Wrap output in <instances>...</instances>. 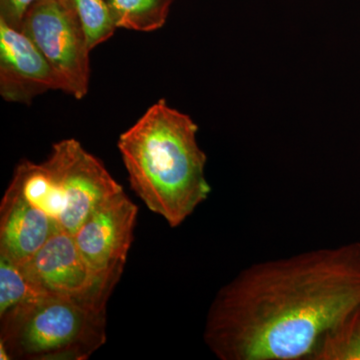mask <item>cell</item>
Segmentation results:
<instances>
[{"label": "cell", "mask_w": 360, "mask_h": 360, "mask_svg": "<svg viewBox=\"0 0 360 360\" xmlns=\"http://www.w3.org/2000/svg\"><path fill=\"white\" fill-rule=\"evenodd\" d=\"M359 307L360 243L315 248L240 270L213 298L203 340L220 360H309Z\"/></svg>", "instance_id": "1"}, {"label": "cell", "mask_w": 360, "mask_h": 360, "mask_svg": "<svg viewBox=\"0 0 360 360\" xmlns=\"http://www.w3.org/2000/svg\"><path fill=\"white\" fill-rule=\"evenodd\" d=\"M198 131L191 116L160 99L118 139L132 191L172 229L184 224L212 193Z\"/></svg>", "instance_id": "2"}, {"label": "cell", "mask_w": 360, "mask_h": 360, "mask_svg": "<svg viewBox=\"0 0 360 360\" xmlns=\"http://www.w3.org/2000/svg\"><path fill=\"white\" fill-rule=\"evenodd\" d=\"M108 300L40 295L0 315L2 360H86L106 341Z\"/></svg>", "instance_id": "3"}, {"label": "cell", "mask_w": 360, "mask_h": 360, "mask_svg": "<svg viewBox=\"0 0 360 360\" xmlns=\"http://www.w3.org/2000/svg\"><path fill=\"white\" fill-rule=\"evenodd\" d=\"M20 30L56 71L63 92L84 98L89 92L91 49L70 0H37L26 13Z\"/></svg>", "instance_id": "4"}, {"label": "cell", "mask_w": 360, "mask_h": 360, "mask_svg": "<svg viewBox=\"0 0 360 360\" xmlns=\"http://www.w3.org/2000/svg\"><path fill=\"white\" fill-rule=\"evenodd\" d=\"M137 213L139 208L122 189L99 203L73 234L90 269L115 288L134 243Z\"/></svg>", "instance_id": "5"}, {"label": "cell", "mask_w": 360, "mask_h": 360, "mask_svg": "<svg viewBox=\"0 0 360 360\" xmlns=\"http://www.w3.org/2000/svg\"><path fill=\"white\" fill-rule=\"evenodd\" d=\"M18 266L44 295L110 300L115 288L94 274L73 236L65 232L52 236L32 258Z\"/></svg>", "instance_id": "6"}, {"label": "cell", "mask_w": 360, "mask_h": 360, "mask_svg": "<svg viewBox=\"0 0 360 360\" xmlns=\"http://www.w3.org/2000/svg\"><path fill=\"white\" fill-rule=\"evenodd\" d=\"M49 90L63 91L56 71L32 39L0 20V94L8 103L30 104Z\"/></svg>", "instance_id": "7"}, {"label": "cell", "mask_w": 360, "mask_h": 360, "mask_svg": "<svg viewBox=\"0 0 360 360\" xmlns=\"http://www.w3.org/2000/svg\"><path fill=\"white\" fill-rule=\"evenodd\" d=\"M58 232L45 213L7 186L0 203V258L22 264Z\"/></svg>", "instance_id": "8"}, {"label": "cell", "mask_w": 360, "mask_h": 360, "mask_svg": "<svg viewBox=\"0 0 360 360\" xmlns=\"http://www.w3.org/2000/svg\"><path fill=\"white\" fill-rule=\"evenodd\" d=\"M117 28L150 32L167 22L174 0H106Z\"/></svg>", "instance_id": "9"}, {"label": "cell", "mask_w": 360, "mask_h": 360, "mask_svg": "<svg viewBox=\"0 0 360 360\" xmlns=\"http://www.w3.org/2000/svg\"><path fill=\"white\" fill-rule=\"evenodd\" d=\"M309 360H360V307L324 335Z\"/></svg>", "instance_id": "10"}, {"label": "cell", "mask_w": 360, "mask_h": 360, "mask_svg": "<svg viewBox=\"0 0 360 360\" xmlns=\"http://www.w3.org/2000/svg\"><path fill=\"white\" fill-rule=\"evenodd\" d=\"M75 8L91 51L110 39L117 26L106 0H70Z\"/></svg>", "instance_id": "11"}, {"label": "cell", "mask_w": 360, "mask_h": 360, "mask_svg": "<svg viewBox=\"0 0 360 360\" xmlns=\"http://www.w3.org/2000/svg\"><path fill=\"white\" fill-rule=\"evenodd\" d=\"M40 295L18 265L0 258V315Z\"/></svg>", "instance_id": "12"}, {"label": "cell", "mask_w": 360, "mask_h": 360, "mask_svg": "<svg viewBox=\"0 0 360 360\" xmlns=\"http://www.w3.org/2000/svg\"><path fill=\"white\" fill-rule=\"evenodd\" d=\"M37 0H0V20L20 30L21 23L30 7Z\"/></svg>", "instance_id": "13"}]
</instances>
